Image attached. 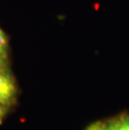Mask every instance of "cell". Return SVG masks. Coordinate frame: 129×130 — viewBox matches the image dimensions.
I'll return each mask as SVG.
<instances>
[{
  "instance_id": "cell-5",
  "label": "cell",
  "mask_w": 129,
  "mask_h": 130,
  "mask_svg": "<svg viewBox=\"0 0 129 130\" xmlns=\"http://www.w3.org/2000/svg\"><path fill=\"white\" fill-rule=\"evenodd\" d=\"M6 114H7V107L0 105V124H2Z\"/></svg>"
},
{
  "instance_id": "cell-1",
  "label": "cell",
  "mask_w": 129,
  "mask_h": 130,
  "mask_svg": "<svg viewBox=\"0 0 129 130\" xmlns=\"http://www.w3.org/2000/svg\"><path fill=\"white\" fill-rule=\"evenodd\" d=\"M17 96L15 81L9 72L0 70V105L8 107L13 103Z\"/></svg>"
},
{
  "instance_id": "cell-4",
  "label": "cell",
  "mask_w": 129,
  "mask_h": 130,
  "mask_svg": "<svg viewBox=\"0 0 129 130\" xmlns=\"http://www.w3.org/2000/svg\"><path fill=\"white\" fill-rule=\"evenodd\" d=\"M7 48H8V40L5 35L4 32L0 28V53L7 55Z\"/></svg>"
},
{
  "instance_id": "cell-6",
  "label": "cell",
  "mask_w": 129,
  "mask_h": 130,
  "mask_svg": "<svg viewBox=\"0 0 129 130\" xmlns=\"http://www.w3.org/2000/svg\"><path fill=\"white\" fill-rule=\"evenodd\" d=\"M7 55H4L0 53V70L5 69V63H6Z\"/></svg>"
},
{
  "instance_id": "cell-3",
  "label": "cell",
  "mask_w": 129,
  "mask_h": 130,
  "mask_svg": "<svg viewBox=\"0 0 129 130\" xmlns=\"http://www.w3.org/2000/svg\"><path fill=\"white\" fill-rule=\"evenodd\" d=\"M86 130H109L108 122L97 121L90 123Z\"/></svg>"
},
{
  "instance_id": "cell-2",
  "label": "cell",
  "mask_w": 129,
  "mask_h": 130,
  "mask_svg": "<svg viewBox=\"0 0 129 130\" xmlns=\"http://www.w3.org/2000/svg\"><path fill=\"white\" fill-rule=\"evenodd\" d=\"M116 118V130H129V114L122 113Z\"/></svg>"
},
{
  "instance_id": "cell-7",
  "label": "cell",
  "mask_w": 129,
  "mask_h": 130,
  "mask_svg": "<svg viewBox=\"0 0 129 130\" xmlns=\"http://www.w3.org/2000/svg\"><path fill=\"white\" fill-rule=\"evenodd\" d=\"M109 130H116V118L108 121Z\"/></svg>"
}]
</instances>
